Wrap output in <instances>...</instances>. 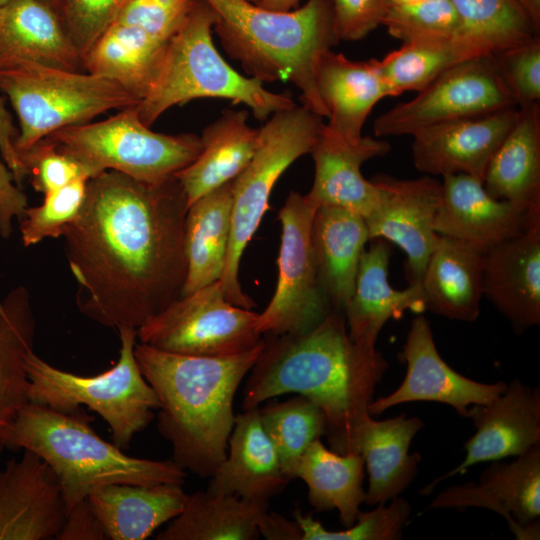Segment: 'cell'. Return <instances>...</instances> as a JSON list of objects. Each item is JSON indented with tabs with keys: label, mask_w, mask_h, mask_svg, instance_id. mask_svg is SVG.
I'll return each instance as SVG.
<instances>
[{
	"label": "cell",
	"mask_w": 540,
	"mask_h": 540,
	"mask_svg": "<svg viewBox=\"0 0 540 540\" xmlns=\"http://www.w3.org/2000/svg\"><path fill=\"white\" fill-rule=\"evenodd\" d=\"M187 209L175 176L148 183L104 171L90 178L81 212L62 236L81 313L137 330L180 298Z\"/></svg>",
	"instance_id": "cell-1"
},
{
	"label": "cell",
	"mask_w": 540,
	"mask_h": 540,
	"mask_svg": "<svg viewBox=\"0 0 540 540\" xmlns=\"http://www.w3.org/2000/svg\"><path fill=\"white\" fill-rule=\"evenodd\" d=\"M265 335L244 387V410L283 394L302 395L324 412L330 449L360 454L369 406L388 368L383 355L353 342L336 309L304 333Z\"/></svg>",
	"instance_id": "cell-2"
},
{
	"label": "cell",
	"mask_w": 540,
	"mask_h": 540,
	"mask_svg": "<svg viewBox=\"0 0 540 540\" xmlns=\"http://www.w3.org/2000/svg\"><path fill=\"white\" fill-rule=\"evenodd\" d=\"M263 347L232 356L203 357L136 344L140 370L160 408L158 429L184 470L210 477L227 454L236 391Z\"/></svg>",
	"instance_id": "cell-3"
},
{
	"label": "cell",
	"mask_w": 540,
	"mask_h": 540,
	"mask_svg": "<svg viewBox=\"0 0 540 540\" xmlns=\"http://www.w3.org/2000/svg\"><path fill=\"white\" fill-rule=\"evenodd\" d=\"M215 11L214 30L226 53L260 82L288 81L303 106L329 113L316 86L321 58L339 42L332 0H308L290 11H275L248 0H204Z\"/></svg>",
	"instance_id": "cell-4"
},
{
	"label": "cell",
	"mask_w": 540,
	"mask_h": 540,
	"mask_svg": "<svg viewBox=\"0 0 540 540\" xmlns=\"http://www.w3.org/2000/svg\"><path fill=\"white\" fill-rule=\"evenodd\" d=\"M91 417L27 402L6 436V448L29 450L55 473L67 512L100 486L113 483L183 484L185 470L172 459L150 460L125 454L96 434Z\"/></svg>",
	"instance_id": "cell-5"
},
{
	"label": "cell",
	"mask_w": 540,
	"mask_h": 540,
	"mask_svg": "<svg viewBox=\"0 0 540 540\" xmlns=\"http://www.w3.org/2000/svg\"><path fill=\"white\" fill-rule=\"evenodd\" d=\"M217 20L213 8L197 0L185 22L169 40L158 77L136 106L141 121L151 126L165 111L197 98H223L242 103L255 118L267 120L295 106L288 93H274L259 80L243 76L219 54L212 40Z\"/></svg>",
	"instance_id": "cell-6"
},
{
	"label": "cell",
	"mask_w": 540,
	"mask_h": 540,
	"mask_svg": "<svg viewBox=\"0 0 540 540\" xmlns=\"http://www.w3.org/2000/svg\"><path fill=\"white\" fill-rule=\"evenodd\" d=\"M118 361L97 375L83 376L61 370L31 351L26 358L29 401L72 413L81 405L98 413L110 426L113 443L127 449L160 408L159 399L143 376L134 349L137 330H118Z\"/></svg>",
	"instance_id": "cell-7"
},
{
	"label": "cell",
	"mask_w": 540,
	"mask_h": 540,
	"mask_svg": "<svg viewBox=\"0 0 540 540\" xmlns=\"http://www.w3.org/2000/svg\"><path fill=\"white\" fill-rule=\"evenodd\" d=\"M324 125L321 116L295 105L274 113L259 128L255 153L232 185L231 238L219 281L230 303L256 306L239 281L241 257L269 207L275 183L295 160L311 153Z\"/></svg>",
	"instance_id": "cell-8"
},
{
	"label": "cell",
	"mask_w": 540,
	"mask_h": 540,
	"mask_svg": "<svg viewBox=\"0 0 540 540\" xmlns=\"http://www.w3.org/2000/svg\"><path fill=\"white\" fill-rule=\"evenodd\" d=\"M0 91L9 99L18 118L14 148L19 157L60 129L140 102L110 79L39 64L0 69Z\"/></svg>",
	"instance_id": "cell-9"
},
{
	"label": "cell",
	"mask_w": 540,
	"mask_h": 540,
	"mask_svg": "<svg viewBox=\"0 0 540 540\" xmlns=\"http://www.w3.org/2000/svg\"><path fill=\"white\" fill-rule=\"evenodd\" d=\"M46 138L78 160L91 178L116 171L148 183L174 177L202 149L201 139L195 134L152 131L141 121L136 106L101 121L65 127Z\"/></svg>",
	"instance_id": "cell-10"
},
{
	"label": "cell",
	"mask_w": 540,
	"mask_h": 540,
	"mask_svg": "<svg viewBox=\"0 0 540 540\" xmlns=\"http://www.w3.org/2000/svg\"><path fill=\"white\" fill-rule=\"evenodd\" d=\"M259 313L230 303L215 282L181 296L137 329L140 343L176 354L225 357L263 340Z\"/></svg>",
	"instance_id": "cell-11"
},
{
	"label": "cell",
	"mask_w": 540,
	"mask_h": 540,
	"mask_svg": "<svg viewBox=\"0 0 540 540\" xmlns=\"http://www.w3.org/2000/svg\"><path fill=\"white\" fill-rule=\"evenodd\" d=\"M316 209L307 195L292 191L279 211L282 234L278 280L272 299L258 316V329L263 335L304 333L333 309L320 285L314 255Z\"/></svg>",
	"instance_id": "cell-12"
},
{
	"label": "cell",
	"mask_w": 540,
	"mask_h": 540,
	"mask_svg": "<svg viewBox=\"0 0 540 540\" xmlns=\"http://www.w3.org/2000/svg\"><path fill=\"white\" fill-rule=\"evenodd\" d=\"M417 93L375 120L377 137L413 136L433 125L517 107L492 54L451 67Z\"/></svg>",
	"instance_id": "cell-13"
},
{
	"label": "cell",
	"mask_w": 540,
	"mask_h": 540,
	"mask_svg": "<svg viewBox=\"0 0 540 540\" xmlns=\"http://www.w3.org/2000/svg\"><path fill=\"white\" fill-rule=\"evenodd\" d=\"M430 508L481 507L501 515L518 540L540 538V444L513 461H492L477 482L449 486Z\"/></svg>",
	"instance_id": "cell-14"
},
{
	"label": "cell",
	"mask_w": 540,
	"mask_h": 540,
	"mask_svg": "<svg viewBox=\"0 0 540 540\" xmlns=\"http://www.w3.org/2000/svg\"><path fill=\"white\" fill-rule=\"evenodd\" d=\"M399 358L407 367L404 380L392 393L371 402V416L399 404L430 401L449 405L466 418L470 406L493 401L507 385L477 382L452 369L438 353L429 322L422 315L412 320Z\"/></svg>",
	"instance_id": "cell-15"
},
{
	"label": "cell",
	"mask_w": 540,
	"mask_h": 540,
	"mask_svg": "<svg viewBox=\"0 0 540 540\" xmlns=\"http://www.w3.org/2000/svg\"><path fill=\"white\" fill-rule=\"evenodd\" d=\"M475 433L464 444V460L420 491L427 495L441 481L463 474L478 463L517 457L540 444V388L516 378L487 404L469 407L467 417Z\"/></svg>",
	"instance_id": "cell-16"
},
{
	"label": "cell",
	"mask_w": 540,
	"mask_h": 540,
	"mask_svg": "<svg viewBox=\"0 0 540 540\" xmlns=\"http://www.w3.org/2000/svg\"><path fill=\"white\" fill-rule=\"evenodd\" d=\"M373 181L381 190V198L378 208L365 219L369 237L401 248L407 257L409 284L420 283L439 239L434 220L441 182L430 176L409 180L378 176Z\"/></svg>",
	"instance_id": "cell-17"
},
{
	"label": "cell",
	"mask_w": 540,
	"mask_h": 540,
	"mask_svg": "<svg viewBox=\"0 0 540 540\" xmlns=\"http://www.w3.org/2000/svg\"><path fill=\"white\" fill-rule=\"evenodd\" d=\"M442 178L434 220V230L438 235L484 254L527 230H540L530 224L524 210L493 198L483 182L466 174Z\"/></svg>",
	"instance_id": "cell-18"
},
{
	"label": "cell",
	"mask_w": 540,
	"mask_h": 540,
	"mask_svg": "<svg viewBox=\"0 0 540 540\" xmlns=\"http://www.w3.org/2000/svg\"><path fill=\"white\" fill-rule=\"evenodd\" d=\"M67 516L59 481L49 465L24 450L0 471V540L56 539Z\"/></svg>",
	"instance_id": "cell-19"
},
{
	"label": "cell",
	"mask_w": 540,
	"mask_h": 540,
	"mask_svg": "<svg viewBox=\"0 0 540 540\" xmlns=\"http://www.w3.org/2000/svg\"><path fill=\"white\" fill-rule=\"evenodd\" d=\"M518 109L445 122L413 135L415 167L426 174H466L484 182L491 158L511 129Z\"/></svg>",
	"instance_id": "cell-20"
},
{
	"label": "cell",
	"mask_w": 540,
	"mask_h": 540,
	"mask_svg": "<svg viewBox=\"0 0 540 540\" xmlns=\"http://www.w3.org/2000/svg\"><path fill=\"white\" fill-rule=\"evenodd\" d=\"M391 146L369 136L349 142L326 125L311 151L315 176L307 197L317 206H336L367 219L379 206L381 190L361 172L364 162L385 155Z\"/></svg>",
	"instance_id": "cell-21"
},
{
	"label": "cell",
	"mask_w": 540,
	"mask_h": 540,
	"mask_svg": "<svg viewBox=\"0 0 540 540\" xmlns=\"http://www.w3.org/2000/svg\"><path fill=\"white\" fill-rule=\"evenodd\" d=\"M483 296L522 331L540 324V230H527L483 254Z\"/></svg>",
	"instance_id": "cell-22"
},
{
	"label": "cell",
	"mask_w": 540,
	"mask_h": 540,
	"mask_svg": "<svg viewBox=\"0 0 540 540\" xmlns=\"http://www.w3.org/2000/svg\"><path fill=\"white\" fill-rule=\"evenodd\" d=\"M228 446V454L210 476L207 491L268 504L290 481L262 428L258 407L235 416Z\"/></svg>",
	"instance_id": "cell-23"
},
{
	"label": "cell",
	"mask_w": 540,
	"mask_h": 540,
	"mask_svg": "<svg viewBox=\"0 0 540 540\" xmlns=\"http://www.w3.org/2000/svg\"><path fill=\"white\" fill-rule=\"evenodd\" d=\"M23 64L83 71L59 13L40 0H9L0 7V69Z\"/></svg>",
	"instance_id": "cell-24"
},
{
	"label": "cell",
	"mask_w": 540,
	"mask_h": 540,
	"mask_svg": "<svg viewBox=\"0 0 540 540\" xmlns=\"http://www.w3.org/2000/svg\"><path fill=\"white\" fill-rule=\"evenodd\" d=\"M389 257L384 240L373 239L361 256L354 292L343 310L351 340L367 348H375L381 329L390 319H400L407 310L417 314L426 311L420 283L403 290L389 284Z\"/></svg>",
	"instance_id": "cell-25"
},
{
	"label": "cell",
	"mask_w": 540,
	"mask_h": 540,
	"mask_svg": "<svg viewBox=\"0 0 540 540\" xmlns=\"http://www.w3.org/2000/svg\"><path fill=\"white\" fill-rule=\"evenodd\" d=\"M316 86L329 113L326 126L349 142L361 139L373 107L381 99L395 96L377 59L353 61L332 50L320 60Z\"/></svg>",
	"instance_id": "cell-26"
},
{
	"label": "cell",
	"mask_w": 540,
	"mask_h": 540,
	"mask_svg": "<svg viewBox=\"0 0 540 540\" xmlns=\"http://www.w3.org/2000/svg\"><path fill=\"white\" fill-rule=\"evenodd\" d=\"M484 188L495 199L514 204L540 228V106L518 108L517 117L491 158Z\"/></svg>",
	"instance_id": "cell-27"
},
{
	"label": "cell",
	"mask_w": 540,
	"mask_h": 540,
	"mask_svg": "<svg viewBox=\"0 0 540 540\" xmlns=\"http://www.w3.org/2000/svg\"><path fill=\"white\" fill-rule=\"evenodd\" d=\"M188 494L182 484H107L93 489L87 500L108 539L143 540L183 510Z\"/></svg>",
	"instance_id": "cell-28"
},
{
	"label": "cell",
	"mask_w": 540,
	"mask_h": 540,
	"mask_svg": "<svg viewBox=\"0 0 540 540\" xmlns=\"http://www.w3.org/2000/svg\"><path fill=\"white\" fill-rule=\"evenodd\" d=\"M365 219L336 206L317 207L312 241L320 285L331 307L343 312L354 292L367 241Z\"/></svg>",
	"instance_id": "cell-29"
},
{
	"label": "cell",
	"mask_w": 540,
	"mask_h": 540,
	"mask_svg": "<svg viewBox=\"0 0 540 540\" xmlns=\"http://www.w3.org/2000/svg\"><path fill=\"white\" fill-rule=\"evenodd\" d=\"M247 119L245 110H226L203 130L199 155L175 174L188 207L233 181L248 165L258 144L259 129L251 128Z\"/></svg>",
	"instance_id": "cell-30"
},
{
	"label": "cell",
	"mask_w": 540,
	"mask_h": 540,
	"mask_svg": "<svg viewBox=\"0 0 540 540\" xmlns=\"http://www.w3.org/2000/svg\"><path fill=\"white\" fill-rule=\"evenodd\" d=\"M483 254L439 235L420 284L426 311L448 319L473 322L480 313Z\"/></svg>",
	"instance_id": "cell-31"
},
{
	"label": "cell",
	"mask_w": 540,
	"mask_h": 540,
	"mask_svg": "<svg viewBox=\"0 0 540 540\" xmlns=\"http://www.w3.org/2000/svg\"><path fill=\"white\" fill-rule=\"evenodd\" d=\"M424 425L420 418L405 414L385 420L372 418L360 450L369 477L364 503L370 506L387 503L412 483L421 456L417 452L410 454L409 448Z\"/></svg>",
	"instance_id": "cell-32"
},
{
	"label": "cell",
	"mask_w": 540,
	"mask_h": 540,
	"mask_svg": "<svg viewBox=\"0 0 540 540\" xmlns=\"http://www.w3.org/2000/svg\"><path fill=\"white\" fill-rule=\"evenodd\" d=\"M168 42L116 21L83 57L82 69L118 83L141 101L158 77Z\"/></svg>",
	"instance_id": "cell-33"
},
{
	"label": "cell",
	"mask_w": 540,
	"mask_h": 540,
	"mask_svg": "<svg viewBox=\"0 0 540 540\" xmlns=\"http://www.w3.org/2000/svg\"><path fill=\"white\" fill-rule=\"evenodd\" d=\"M233 181L192 203L184 223L186 279L181 296L220 281L231 238Z\"/></svg>",
	"instance_id": "cell-34"
},
{
	"label": "cell",
	"mask_w": 540,
	"mask_h": 540,
	"mask_svg": "<svg viewBox=\"0 0 540 540\" xmlns=\"http://www.w3.org/2000/svg\"><path fill=\"white\" fill-rule=\"evenodd\" d=\"M35 330L30 293L17 286L0 299V454L14 419L29 402L26 358Z\"/></svg>",
	"instance_id": "cell-35"
},
{
	"label": "cell",
	"mask_w": 540,
	"mask_h": 540,
	"mask_svg": "<svg viewBox=\"0 0 540 540\" xmlns=\"http://www.w3.org/2000/svg\"><path fill=\"white\" fill-rule=\"evenodd\" d=\"M268 513V504L233 495L197 491L188 495L182 512L157 540H254Z\"/></svg>",
	"instance_id": "cell-36"
},
{
	"label": "cell",
	"mask_w": 540,
	"mask_h": 540,
	"mask_svg": "<svg viewBox=\"0 0 540 540\" xmlns=\"http://www.w3.org/2000/svg\"><path fill=\"white\" fill-rule=\"evenodd\" d=\"M364 469L361 454L336 453L317 439L303 453L296 478L306 483L310 505L318 512L336 509L346 528L355 522L365 502Z\"/></svg>",
	"instance_id": "cell-37"
},
{
	"label": "cell",
	"mask_w": 540,
	"mask_h": 540,
	"mask_svg": "<svg viewBox=\"0 0 540 540\" xmlns=\"http://www.w3.org/2000/svg\"><path fill=\"white\" fill-rule=\"evenodd\" d=\"M491 54L482 44L464 35L447 40L403 43L378 60L381 72L395 96L420 91L451 67Z\"/></svg>",
	"instance_id": "cell-38"
},
{
	"label": "cell",
	"mask_w": 540,
	"mask_h": 540,
	"mask_svg": "<svg viewBox=\"0 0 540 540\" xmlns=\"http://www.w3.org/2000/svg\"><path fill=\"white\" fill-rule=\"evenodd\" d=\"M263 430L272 442L286 477L296 478L299 461L315 440L327 430L324 412L308 398L297 395L282 402L258 407Z\"/></svg>",
	"instance_id": "cell-39"
},
{
	"label": "cell",
	"mask_w": 540,
	"mask_h": 540,
	"mask_svg": "<svg viewBox=\"0 0 540 540\" xmlns=\"http://www.w3.org/2000/svg\"><path fill=\"white\" fill-rule=\"evenodd\" d=\"M462 22V35L491 54L539 36L518 0H450Z\"/></svg>",
	"instance_id": "cell-40"
},
{
	"label": "cell",
	"mask_w": 540,
	"mask_h": 540,
	"mask_svg": "<svg viewBox=\"0 0 540 540\" xmlns=\"http://www.w3.org/2000/svg\"><path fill=\"white\" fill-rule=\"evenodd\" d=\"M390 504H378L376 508L357 514L355 522L339 531L327 530L311 515L293 512L294 520L302 532L301 540H398L411 513L409 502L399 496Z\"/></svg>",
	"instance_id": "cell-41"
},
{
	"label": "cell",
	"mask_w": 540,
	"mask_h": 540,
	"mask_svg": "<svg viewBox=\"0 0 540 540\" xmlns=\"http://www.w3.org/2000/svg\"><path fill=\"white\" fill-rule=\"evenodd\" d=\"M382 25L403 43L440 41L462 35V22L450 0L389 6Z\"/></svg>",
	"instance_id": "cell-42"
},
{
	"label": "cell",
	"mask_w": 540,
	"mask_h": 540,
	"mask_svg": "<svg viewBox=\"0 0 540 540\" xmlns=\"http://www.w3.org/2000/svg\"><path fill=\"white\" fill-rule=\"evenodd\" d=\"M78 179L44 195L43 202L27 207L19 220L21 240L25 247L47 238L63 236L83 207L87 181Z\"/></svg>",
	"instance_id": "cell-43"
},
{
	"label": "cell",
	"mask_w": 540,
	"mask_h": 540,
	"mask_svg": "<svg viewBox=\"0 0 540 540\" xmlns=\"http://www.w3.org/2000/svg\"><path fill=\"white\" fill-rule=\"evenodd\" d=\"M500 77L518 107L540 100V36L492 54Z\"/></svg>",
	"instance_id": "cell-44"
},
{
	"label": "cell",
	"mask_w": 540,
	"mask_h": 540,
	"mask_svg": "<svg viewBox=\"0 0 540 540\" xmlns=\"http://www.w3.org/2000/svg\"><path fill=\"white\" fill-rule=\"evenodd\" d=\"M127 0H63L59 15L81 59L117 20Z\"/></svg>",
	"instance_id": "cell-45"
},
{
	"label": "cell",
	"mask_w": 540,
	"mask_h": 540,
	"mask_svg": "<svg viewBox=\"0 0 540 540\" xmlns=\"http://www.w3.org/2000/svg\"><path fill=\"white\" fill-rule=\"evenodd\" d=\"M26 176L35 191L43 195L78 179H90L87 169L44 138L20 155Z\"/></svg>",
	"instance_id": "cell-46"
},
{
	"label": "cell",
	"mask_w": 540,
	"mask_h": 540,
	"mask_svg": "<svg viewBox=\"0 0 540 540\" xmlns=\"http://www.w3.org/2000/svg\"><path fill=\"white\" fill-rule=\"evenodd\" d=\"M196 2L127 0L116 21L139 27L156 38L169 41L183 25Z\"/></svg>",
	"instance_id": "cell-47"
},
{
	"label": "cell",
	"mask_w": 540,
	"mask_h": 540,
	"mask_svg": "<svg viewBox=\"0 0 540 540\" xmlns=\"http://www.w3.org/2000/svg\"><path fill=\"white\" fill-rule=\"evenodd\" d=\"M333 24L337 38L356 41L379 25L388 10L386 0H332Z\"/></svg>",
	"instance_id": "cell-48"
},
{
	"label": "cell",
	"mask_w": 540,
	"mask_h": 540,
	"mask_svg": "<svg viewBox=\"0 0 540 540\" xmlns=\"http://www.w3.org/2000/svg\"><path fill=\"white\" fill-rule=\"evenodd\" d=\"M28 207V199L6 165L0 144V236L8 239L13 223L19 221Z\"/></svg>",
	"instance_id": "cell-49"
},
{
	"label": "cell",
	"mask_w": 540,
	"mask_h": 540,
	"mask_svg": "<svg viewBox=\"0 0 540 540\" xmlns=\"http://www.w3.org/2000/svg\"><path fill=\"white\" fill-rule=\"evenodd\" d=\"M58 540H104L107 534L100 520L92 511L87 499L76 504L67 516Z\"/></svg>",
	"instance_id": "cell-50"
},
{
	"label": "cell",
	"mask_w": 540,
	"mask_h": 540,
	"mask_svg": "<svg viewBox=\"0 0 540 540\" xmlns=\"http://www.w3.org/2000/svg\"><path fill=\"white\" fill-rule=\"evenodd\" d=\"M18 130L13 124L12 117L7 110L4 100L0 97V144L3 159L10 169L15 182L21 186L26 177L24 166L14 148V141Z\"/></svg>",
	"instance_id": "cell-51"
},
{
	"label": "cell",
	"mask_w": 540,
	"mask_h": 540,
	"mask_svg": "<svg viewBox=\"0 0 540 540\" xmlns=\"http://www.w3.org/2000/svg\"><path fill=\"white\" fill-rule=\"evenodd\" d=\"M260 535L268 540H301L302 532L295 520L290 521L277 513H267Z\"/></svg>",
	"instance_id": "cell-52"
},
{
	"label": "cell",
	"mask_w": 540,
	"mask_h": 540,
	"mask_svg": "<svg viewBox=\"0 0 540 540\" xmlns=\"http://www.w3.org/2000/svg\"><path fill=\"white\" fill-rule=\"evenodd\" d=\"M537 34L540 31V0H518Z\"/></svg>",
	"instance_id": "cell-53"
},
{
	"label": "cell",
	"mask_w": 540,
	"mask_h": 540,
	"mask_svg": "<svg viewBox=\"0 0 540 540\" xmlns=\"http://www.w3.org/2000/svg\"><path fill=\"white\" fill-rule=\"evenodd\" d=\"M300 0H258L256 5L269 10L290 11L297 8Z\"/></svg>",
	"instance_id": "cell-54"
},
{
	"label": "cell",
	"mask_w": 540,
	"mask_h": 540,
	"mask_svg": "<svg viewBox=\"0 0 540 540\" xmlns=\"http://www.w3.org/2000/svg\"><path fill=\"white\" fill-rule=\"evenodd\" d=\"M429 0H386L388 6H403V5H413Z\"/></svg>",
	"instance_id": "cell-55"
},
{
	"label": "cell",
	"mask_w": 540,
	"mask_h": 540,
	"mask_svg": "<svg viewBox=\"0 0 540 540\" xmlns=\"http://www.w3.org/2000/svg\"><path fill=\"white\" fill-rule=\"evenodd\" d=\"M40 1L50 6L51 8H53L55 11L59 12V9L63 0H40Z\"/></svg>",
	"instance_id": "cell-56"
},
{
	"label": "cell",
	"mask_w": 540,
	"mask_h": 540,
	"mask_svg": "<svg viewBox=\"0 0 540 540\" xmlns=\"http://www.w3.org/2000/svg\"><path fill=\"white\" fill-rule=\"evenodd\" d=\"M9 0H0V7L5 5Z\"/></svg>",
	"instance_id": "cell-57"
},
{
	"label": "cell",
	"mask_w": 540,
	"mask_h": 540,
	"mask_svg": "<svg viewBox=\"0 0 540 540\" xmlns=\"http://www.w3.org/2000/svg\"><path fill=\"white\" fill-rule=\"evenodd\" d=\"M248 1H250V2H252L254 4H256L258 2V0H248Z\"/></svg>",
	"instance_id": "cell-58"
}]
</instances>
